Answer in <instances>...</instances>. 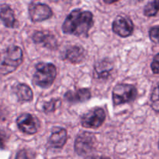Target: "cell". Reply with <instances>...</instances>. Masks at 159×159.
Here are the masks:
<instances>
[{"label": "cell", "mask_w": 159, "mask_h": 159, "mask_svg": "<svg viewBox=\"0 0 159 159\" xmlns=\"http://www.w3.org/2000/svg\"><path fill=\"white\" fill-rule=\"evenodd\" d=\"M93 26V12L76 9L67 16L62 25V30L65 34H71L77 37H88L89 31Z\"/></svg>", "instance_id": "obj_1"}, {"label": "cell", "mask_w": 159, "mask_h": 159, "mask_svg": "<svg viewBox=\"0 0 159 159\" xmlns=\"http://www.w3.org/2000/svg\"><path fill=\"white\" fill-rule=\"evenodd\" d=\"M23 57V51L18 46H10L0 52V72L12 73L21 65Z\"/></svg>", "instance_id": "obj_2"}, {"label": "cell", "mask_w": 159, "mask_h": 159, "mask_svg": "<svg viewBox=\"0 0 159 159\" xmlns=\"http://www.w3.org/2000/svg\"><path fill=\"white\" fill-rule=\"evenodd\" d=\"M57 76V68L51 63L39 62L35 66L33 77L34 85L43 89L49 88L54 83Z\"/></svg>", "instance_id": "obj_3"}, {"label": "cell", "mask_w": 159, "mask_h": 159, "mask_svg": "<svg viewBox=\"0 0 159 159\" xmlns=\"http://www.w3.org/2000/svg\"><path fill=\"white\" fill-rule=\"evenodd\" d=\"M138 95L136 87L130 84H117L113 90V102L114 106L127 103L134 100Z\"/></svg>", "instance_id": "obj_4"}, {"label": "cell", "mask_w": 159, "mask_h": 159, "mask_svg": "<svg viewBox=\"0 0 159 159\" xmlns=\"http://www.w3.org/2000/svg\"><path fill=\"white\" fill-rule=\"evenodd\" d=\"M16 124L23 133L32 135L38 131L40 122L37 116H34L30 113H24L17 117Z\"/></svg>", "instance_id": "obj_5"}, {"label": "cell", "mask_w": 159, "mask_h": 159, "mask_svg": "<svg viewBox=\"0 0 159 159\" xmlns=\"http://www.w3.org/2000/svg\"><path fill=\"white\" fill-rule=\"evenodd\" d=\"M96 137L89 132H82L79 134L75 141V151L80 156L92 152L96 144Z\"/></svg>", "instance_id": "obj_6"}, {"label": "cell", "mask_w": 159, "mask_h": 159, "mask_svg": "<svg viewBox=\"0 0 159 159\" xmlns=\"http://www.w3.org/2000/svg\"><path fill=\"white\" fill-rule=\"evenodd\" d=\"M106 120V113L103 109L95 108L84 114L81 124L85 128H98L102 125Z\"/></svg>", "instance_id": "obj_7"}, {"label": "cell", "mask_w": 159, "mask_h": 159, "mask_svg": "<svg viewBox=\"0 0 159 159\" xmlns=\"http://www.w3.org/2000/svg\"><path fill=\"white\" fill-rule=\"evenodd\" d=\"M29 16L34 23L44 21L53 16L52 9L44 3L32 2L29 6Z\"/></svg>", "instance_id": "obj_8"}, {"label": "cell", "mask_w": 159, "mask_h": 159, "mask_svg": "<svg viewBox=\"0 0 159 159\" xmlns=\"http://www.w3.org/2000/svg\"><path fill=\"white\" fill-rule=\"evenodd\" d=\"M134 23L129 17L120 15L113 22V31L121 37H127L133 34Z\"/></svg>", "instance_id": "obj_9"}, {"label": "cell", "mask_w": 159, "mask_h": 159, "mask_svg": "<svg viewBox=\"0 0 159 159\" xmlns=\"http://www.w3.org/2000/svg\"><path fill=\"white\" fill-rule=\"evenodd\" d=\"M68 140L67 130L63 127H55L52 128L51 134L48 139V144L53 148H62Z\"/></svg>", "instance_id": "obj_10"}, {"label": "cell", "mask_w": 159, "mask_h": 159, "mask_svg": "<svg viewBox=\"0 0 159 159\" xmlns=\"http://www.w3.org/2000/svg\"><path fill=\"white\" fill-rule=\"evenodd\" d=\"M33 41L37 44H41L50 49H54L57 47V39L49 31H36L32 36Z\"/></svg>", "instance_id": "obj_11"}, {"label": "cell", "mask_w": 159, "mask_h": 159, "mask_svg": "<svg viewBox=\"0 0 159 159\" xmlns=\"http://www.w3.org/2000/svg\"><path fill=\"white\" fill-rule=\"evenodd\" d=\"M65 100L71 103H78V102H83L88 101L91 98V92L89 89L82 88L79 89L69 90L65 93Z\"/></svg>", "instance_id": "obj_12"}, {"label": "cell", "mask_w": 159, "mask_h": 159, "mask_svg": "<svg viewBox=\"0 0 159 159\" xmlns=\"http://www.w3.org/2000/svg\"><path fill=\"white\" fill-rule=\"evenodd\" d=\"M113 69V64L109 59H103L96 62L94 67V76L96 79H106L110 75Z\"/></svg>", "instance_id": "obj_13"}, {"label": "cell", "mask_w": 159, "mask_h": 159, "mask_svg": "<svg viewBox=\"0 0 159 159\" xmlns=\"http://www.w3.org/2000/svg\"><path fill=\"white\" fill-rule=\"evenodd\" d=\"M65 58L71 63H81L85 58V50L82 46H71L65 51Z\"/></svg>", "instance_id": "obj_14"}, {"label": "cell", "mask_w": 159, "mask_h": 159, "mask_svg": "<svg viewBox=\"0 0 159 159\" xmlns=\"http://www.w3.org/2000/svg\"><path fill=\"white\" fill-rule=\"evenodd\" d=\"M0 19L6 27L15 28L18 24L13 10L8 5H2L0 8Z\"/></svg>", "instance_id": "obj_15"}, {"label": "cell", "mask_w": 159, "mask_h": 159, "mask_svg": "<svg viewBox=\"0 0 159 159\" xmlns=\"http://www.w3.org/2000/svg\"><path fill=\"white\" fill-rule=\"evenodd\" d=\"M15 93L20 102H30L34 98V93L31 88L24 83H19L16 85Z\"/></svg>", "instance_id": "obj_16"}, {"label": "cell", "mask_w": 159, "mask_h": 159, "mask_svg": "<svg viewBox=\"0 0 159 159\" xmlns=\"http://www.w3.org/2000/svg\"><path fill=\"white\" fill-rule=\"evenodd\" d=\"M159 11V0L149 2L144 6V14L148 17L155 16Z\"/></svg>", "instance_id": "obj_17"}, {"label": "cell", "mask_w": 159, "mask_h": 159, "mask_svg": "<svg viewBox=\"0 0 159 159\" xmlns=\"http://www.w3.org/2000/svg\"><path fill=\"white\" fill-rule=\"evenodd\" d=\"M151 106L156 113H159V82L152 91L151 96Z\"/></svg>", "instance_id": "obj_18"}, {"label": "cell", "mask_w": 159, "mask_h": 159, "mask_svg": "<svg viewBox=\"0 0 159 159\" xmlns=\"http://www.w3.org/2000/svg\"><path fill=\"white\" fill-rule=\"evenodd\" d=\"M61 104V101L59 99H52L49 102H47L43 104V110L44 113H52L54 112L58 107Z\"/></svg>", "instance_id": "obj_19"}, {"label": "cell", "mask_w": 159, "mask_h": 159, "mask_svg": "<svg viewBox=\"0 0 159 159\" xmlns=\"http://www.w3.org/2000/svg\"><path fill=\"white\" fill-rule=\"evenodd\" d=\"M34 158V153L27 149H21L16 154L15 159H33Z\"/></svg>", "instance_id": "obj_20"}, {"label": "cell", "mask_w": 159, "mask_h": 159, "mask_svg": "<svg viewBox=\"0 0 159 159\" xmlns=\"http://www.w3.org/2000/svg\"><path fill=\"white\" fill-rule=\"evenodd\" d=\"M149 37L152 42L159 43V25L151 28L149 30Z\"/></svg>", "instance_id": "obj_21"}, {"label": "cell", "mask_w": 159, "mask_h": 159, "mask_svg": "<svg viewBox=\"0 0 159 159\" xmlns=\"http://www.w3.org/2000/svg\"><path fill=\"white\" fill-rule=\"evenodd\" d=\"M151 68L154 74H159V53L154 57L151 64Z\"/></svg>", "instance_id": "obj_22"}, {"label": "cell", "mask_w": 159, "mask_h": 159, "mask_svg": "<svg viewBox=\"0 0 159 159\" xmlns=\"http://www.w3.org/2000/svg\"><path fill=\"white\" fill-rule=\"evenodd\" d=\"M6 141H7V135L3 130H0V148H4Z\"/></svg>", "instance_id": "obj_23"}, {"label": "cell", "mask_w": 159, "mask_h": 159, "mask_svg": "<svg viewBox=\"0 0 159 159\" xmlns=\"http://www.w3.org/2000/svg\"><path fill=\"white\" fill-rule=\"evenodd\" d=\"M86 159H103V157H98V156H90L88 157Z\"/></svg>", "instance_id": "obj_24"}, {"label": "cell", "mask_w": 159, "mask_h": 159, "mask_svg": "<svg viewBox=\"0 0 159 159\" xmlns=\"http://www.w3.org/2000/svg\"><path fill=\"white\" fill-rule=\"evenodd\" d=\"M103 159H110V158H107V157H103Z\"/></svg>", "instance_id": "obj_25"}, {"label": "cell", "mask_w": 159, "mask_h": 159, "mask_svg": "<svg viewBox=\"0 0 159 159\" xmlns=\"http://www.w3.org/2000/svg\"><path fill=\"white\" fill-rule=\"evenodd\" d=\"M158 148H159V141H158Z\"/></svg>", "instance_id": "obj_26"}]
</instances>
